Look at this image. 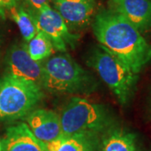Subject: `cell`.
<instances>
[{"instance_id": "6da1fadb", "label": "cell", "mask_w": 151, "mask_h": 151, "mask_svg": "<svg viewBox=\"0 0 151 151\" xmlns=\"http://www.w3.org/2000/svg\"><path fill=\"white\" fill-rule=\"evenodd\" d=\"M92 29L101 45L139 74L151 61V45L125 18L109 9L97 11Z\"/></svg>"}, {"instance_id": "7a4b0ae2", "label": "cell", "mask_w": 151, "mask_h": 151, "mask_svg": "<svg viewBox=\"0 0 151 151\" xmlns=\"http://www.w3.org/2000/svg\"><path fill=\"white\" fill-rule=\"evenodd\" d=\"M42 63V89L55 94L91 93L97 90L96 78L66 53L50 56Z\"/></svg>"}, {"instance_id": "3957f363", "label": "cell", "mask_w": 151, "mask_h": 151, "mask_svg": "<svg viewBox=\"0 0 151 151\" xmlns=\"http://www.w3.org/2000/svg\"><path fill=\"white\" fill-rule=\"evenodd\" d=\"M86 62L112 90L121 105L129 103L134 95L139 74L101 45L90 49Z\"/></svg>"}, {"instance_id": "277c9868", "label": "cell", "mask_w": 151, "mask_h": 151, "mask_svg": "<svg viewBox=\"0 0 151 151\" xmlns=\"http://www.w3.org/2000/svg\"><path fill=\"white\" fill-rule=\"evenodd\" d=\"M59 115L63 135L83 132L103 134L117 124L108 107L80 97H71Z\"/></svg>"}, {"instance_id": "5b68a950", "label": "cell", "mask_w": 151, "mask_h": 151, "mask_svg": "<svg viewBox=\"0 0 151 151\" xmlns=\"http://www.w3.org/2000/svg\"><path fill=\"white\" fill-rule=\"evenodd\" d=\"M44 97L40 86L4 74L0 77V120L24 119Z\"/></svg>"}, {"instance_id": "8992f818", "label": "cell", "mask_w": 151, "mask_h": 151, "mask_svg": "<svg viewBox=\"0 0 151 151\" xmlns=\"http://www.w3.org/2000/svg\"><path fill=\"white\" fill-rule=\"evenodd\" d=\"M34 13L38 30L48 36L55 50L66 53L68 46L75 48L80 35L70 32L62 17L51 6H46L38 12L34 11Z\"/></svg>"}, {"instance_id": "52a82bcc", "label": "cell", "mask_w": 151, "mask_h": 151, "mask_svg": "<svg viewBox=\"0 0 151 151\" xmlns=\"http://www.w3.org/2000/svg\"><path fill=\"white\" fill-rule=\"evenodd\" d=\"M5 70V74L35 83L42 88V63L32 59L28 53L25 44H14L8 50Z\"/></svg>"}, {"instance_id": "ba28073f", "label": "cell", "mask_w": 151, "mask_h": 151, "mask_svg": "<svg viewBox=\"0 0 151 151\" xmlns=\"http://www.w3.org/2000/svg\"><path fill=\"white\" fill-rule=\"evenodd\" d=\"M70 30H80L92 24L97 13L96 0H50Z\"/></svg>"}, {"instance_id": "9c48e42d", "label": "cell", "mask_w": 151, "mask_h": 151, "mask_svg": "<svg viewBox=\"0 0 151 151\" xmlns=\"http://www.w3.org/2000/svg\"><path fill=\"white\" fill-rule=\"evenodd\" d=\"M24 120L33 134L45 144L55 140L63 135L60 115L52 110L35 108Z\"/></svg>"}, {"instance_id": "30bf717a", "label": "cell", "mask_w": 151, "mask_h": 151, "mask_svg": "<svg viewBox=\"0 0 151 151\" xmlns=\"http://www.w3.org/2000/svg\"><path fill=\"white\" fill-rule=\"evenodd\" d=\"M108 9L121 14L141 34L151 30V0H108Z\"/></svg>"}, {"instance_id": "8fae6325", "label": "cell", "mask_w": 151, "mask_h": 151, "mask_svg": "<svg viewBox=\"0 0 151 151\" xmlns=\"http://www.w3.org/2000/svg\"><path fill=\"white\" fill-rule=\"evenodd\" d=\"M2 151H46L45 144L38 139L24 122L7 128L1 141Z\"/></svg>"}, {"instance_id": "7c38bea8", "label": "cell", "mask_w": 151, "mask_h": 151, "mask_svg": "<svg viewBox=\"0 0 151 151\" xmlns=\"http://www.w3.org/2000/svg\"><path fill=\"white\" fill-rule=\"evenodd\" d=\"M101 136L93 132L62 135L45 146L48 151H101Z\"/></svg>"}, {"instance_id": "4fadbf2b", "label": "cell", "mask_w": 151, "mask_h": 151, "mask_svg": "<svg viewBox=\"0 0 151 151\" xmlns=\"http://www.w3.org/2000/svg\"><path fill=\"white\" fill-rule=\"evenodd\" d=\"M101 151H138L136 136L115 124L102 134Z\"/></svg>"}, {"instance_id": "5bb4252c", "label": "cell", "mask_w": 151, "mask_h": 151, "mask_svg": "<svg viewBox=\"0 0 151 151\" xmlns=\"http://www.w3.org/2000/svg\"><path fill=\"white\" fill-rule=\"evenodd\" d=\"M9 12L11 19L15 22L25 43L37 34L38 29L34 10L24 3L19 4L12 8Z\"/></svg>"}, {"instance_id": "9a60e30c", "label": "cell", "mask_w": 151, "mask_h": 151, "mask_svg": "<svg viewBox=\"0 0 151 151\" xmlns=\"http://www.w3.org/2000/svg\"><path fill=\"white\" fill-rule=\"evenodd\" d=\"M25 46L32 59L37 61H41L51 56L55 50L48 36L39 30L35 37L25 43Z\"/></svg>"}, {"instance_id": "2e32d148", "label": "cell", "mask_w": 151, "mask_h": 151, "mask_svg": "<svg viewBox=\"0 0 151 151\" xmlns=\"http://www.w3.org/2000/svg\"><path fill=\"white\" fill-rule=\"evenodd\" d=\"M20 2L21 0H0V19H4L7 12Z\"/></svg>"}, {"instance_id": "e0dca14e", "label": "cell", "mask_w": 151, "mask_h": 151, "mask_svg": "<svg viewBox=\"0 0 151 151\" xmlns=\"http://www.w3.org/2000/svg\"><path fill=\"white\" fill-rule=\"evenodd\" d=\"M24 3L35 12L41 10L46 6L50 5V0H24Z\"/></svg>"}, {"instance_id": "ac0fdd59", "label": "cell", "mask_w": 151, "mask_h": 151, "mask_svg": "<svg viewBox=\"0 0 151 151\" xmlns=\"http://www.w3.org/2000/svg\"><path fill=\"white\" fill-rule=\"evenodd\" d=\"M148 115L151 119V92L149 98V102H148Z\"/></svg>"}, {"instance_id": "d6986e66", "label": "cell", "mask_w": 151, "mask_h": 151, "mask_svg": "<svg viewBox=\"0 0 151 151\" xmlns=\"http://www.w3.org/2000/svg\"><path fill=\"white\" fill-rule=\"evenodd\" d=\"M0 151H2V145H1V140H0Z\"/></svg>"}, {"instance_id": "ffe728a7", "label": "cell", "mask_w": 151, "mask_h": 151, "mask_svg": "<svg viewBox=\"0 0 151 151\" xmlns=\"http://www.w3.org/2000/svg\"><path fill=\"white\" fill-rule=\"evenodd\" d=\"M46 151H48V150H46Z\"/></svg>"}]
</instances>
